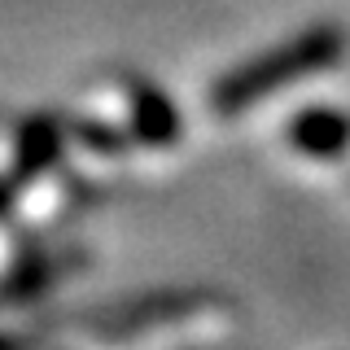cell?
Listing matches in <instances>:
<instances>
[{"label":"cell","instance_id":"obj_1","mask_svg":"<svg viewBox=\"0 0 350 350\" xmlns=\"http://www.w3.org/2000/svg\"><path fill=\"white\" fill-rule=\"evenodd\" d=\"M237 337V306L219 293H162L109 311L66 350H219Z\"/></svg>","mask_w":350,"mask_h":350},{"label":"cell","instance_id":"obj_2","mask_svg":"<svg viewBox=\"0 0 350 350\" xmlns=\"http://www.w3.org/2000/svg\"><path fill=\"white\" fill-rule=\"evenodd\" d=\"M342 53V40H337V31H306L302 40L284 44V49L267 53V57H258L254 66H245L241 75H228L224 83H215L211 101H215V114L219 118H237L245 114V109H254L262 96L280 92V88L306 79V75L324 70L328 62Z\"/></svg>","mask_w":350,"mask_h":350},{"label":"cell","instance_id":"obj_3","mask_svg":"<svg viewBox=\"0 0 350 350\" xmlns=\"http://www.w3.org/2000/svg\"><path fill=\"white\" fill-rule=\"evenodd\" d=\"M289 145L311 162H328L350 149V123L333 109H315V114H302L289 127Z\"/></svg>","mask_w":350,"mask_h":350}]
</instances>
